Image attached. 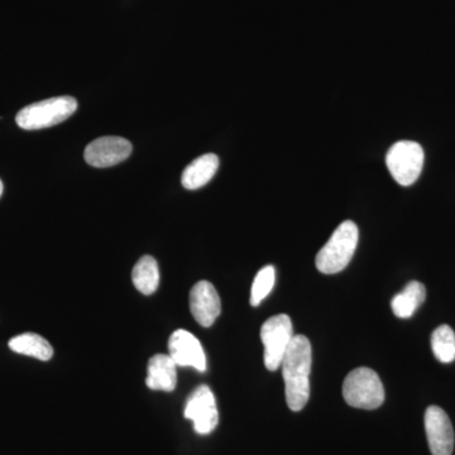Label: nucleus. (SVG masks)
Wrapping results in <instances>:
<instances>
[{"mask_svg":"<svg viewBox=\"0 0 455 455\" xmlns=\"http://www.w3.org/2000/svg\"><path fill=\"white\" fill-rule=\"evenodd\" d=\"M311 362L309 339L304 335H295L281 363L287 405L292 411H301L309 401Z\"/></svg>","mask_w":455,"mask_h":455,"instance_id":"obj_1","label":"nucleus"},{"mask_svg":"<svg viewBox=\"0 0 455 455\" xmlns=\"http://www.w3.org/2000/svg\"><path fill=\"white\" fill-rule=\"evenodd\" d=\"M358 239L359 232L355 223L352 220L343 221L317 253L316 268L325 275L343 271L355 256Z\"/></svg>","mask_w":455,"mask_h":455,"instance_id":"obj_2","label":"nucleus"},{"mask_svg":"<svg viewBox=\"0 0 455 455\" xmlns=\"http://www.w3.org/2000/svg\"><path fill=\"white\" fill-rule=\"evenodd\" d=\"M76 109L77 101L73 97L51 98L23 108L17 114L16 121L22 130H44L70 118Z\"/></svg>","mask_w":455,"mask_h":455,"instance_id":"obj_3","label":"nucleus"},{"mask_svg":"<svg viewBox=\"0 0 455 455\" xmlns=\"http://www.w3.org/2000/svg\"><path fill=\"white\" fill-rule=\"evenodd\" d=\"M343 397L355 409L376 410L385 401V388L379 374L371 368L361 367L344 379Z\"/></svg>","mask_w":455,"mask_h":455,"instance_id":"obj_4","label":"nucleus"},{"mask_svg":"<svg viewBox=\"0 0 455 455\" xmlns=\"http://www.w3.org/2000/svg\"><path fill=\"white\" fill-rule=\"evenodd\" d=\"M424 149L412 140H400L388 149L386 164L392 178L403 187L414 184L424 166Z\"/></svg>","mask_w":455,"mask_h":455,"instance_id":"obj_5","label":"nucleus"},{"mask_svg":"<svg viewBox=\"0 0 455 455\" xmlns=\"http://www.w3.org/2000/svg\"><path fill=\"white\" fill-rule=\"evenodd\" d=\"M292 323L286 314L269 317L260 328V340L265 347V364L268 371H277L293 339Z\"/></svg>","mask_w":455,"mask_h":455,"instance_id":"obj_6","label":"nucleus"},{"mask_svg":"<svg viewBox=\"0 0 455 455\" xmlns=\"http://www.w3.org/2000/svg\"><path fill=\"white\" fill-rule=\"evenodd\" d=\"M184 414L188 420L193 421L194 430L200 435H208L215 430L220 421V412L214 394L208 386H199L190 395Z\"/></svg>","mask_w":455,"mask_h":455,"instance_id":"obj_7","label":"nucleus"},{"mask_svg":"<svg viewBox=\"0 0 455 455\" xmlns=\"http://www.w3.org/2000/svg\"><path fill=\"white\" fill-rule=\"evenodd\" d=\"M132 149L133 147L128 140L121 137H101L86 147L84 157L90 166L106 169L127 160Z\"/></svg>","mask_w":455,"mask_h":455,"instance_id":"obj_8","label":"nucleus"},{"mask_svg":"<svg viewBox=\"0 0 455 455\" xmlns=\"http://www.w3.org/2000/svg\"><path fill=\"white\" fill-rule=\"evenodd\" d=\"M425 431L431 454L451 455L454 449V430L451 419L439 406L427 407L425 412Z\"/></svg>","mask_w":455,"mask_h":455,"instance_id":"obj_9","label":"nucleus"},{"mask_svg":"<svg viewBox=\"0 0 455 455\" xmlns=\"http://www.w3.org/2000/svg\"><path fill=\"white\" fill-rule=\"evenodd\" d=\"M169 355L178 367H193L199 372L206 371V357L202 343L190 331L179 329L171 334Z\"/></svg>","mask_w":455,"mask_h":455,"instance_id":"obj_10","label":"nucleus"},{"mask_svg":"<svg viewBox=\"0 0 455 455\" xmlns=\"http://www.w3.org/2000/svg\"><path fill=\"white\" fill-rule=\"evenodd\" d=\"M190 310L194 319L204 328L214 324L221 311L220 293L214 284L200 281L191 289Z\"/></svg>","mask_w":455,"mask_h":455,"instance_id":"obj_11","label":"nucleus"},{"mask_svg":"<svg viewBox=\"0 0 455 455\" xmlns=\"http://www.w3.org/2000/svg\"><path fill=\"white\" fill-rule=\"evenodd\" d=\"M146 385L149 390L171 392L178 385V366L169 355H156L147 366Z\"/></svg>","mask_w":455,"mask_h":455,"instance_id":"obj_12","label":"nucleus"},{"mask_svg":"<svg viewBox=\"0 0 455 455\" xmlns=\"http://www.w3.org/2000/svg\"><path fill=\"white\" fill-rule=\"evenodd\" d=\"M218 167H220V158L217 155L200 156L188 164L182 173V187L188 190H197V188L205 187L214 178Z\"/></svg>","mask_w":455,"mask_h":455,"instance_id":"obj_13","label":"nucleus"},{"mask_svg":"<svg viewBox=\"0 0 455 455\" xmlns=\"http://www.w3.org/2000/svg\"><path fill=\"white\" fill-rule=\"evenodd\" d=\"M427 299V290L421 283L411 281L391 301L392 311L400 319H409Z\"/></svg>","mask_w":455,"mask_h":455,"instance_id":"obj_14","label":"nucleus"},{"mask_svg":"<svg viewBox=\"0 0 455 455\" xmlns=\"http://www.w3.org/2000/svg\"><path fill=\"white\" fill-rule=\"evenodd\" d=\"M8 346L18 355H28L44 362L50 361L53 355V348L49 341L35 333L17 335L9 340Z\"/></svg>","mask_w":455,"mask_h":455,"instance_id":"obj_15","label":"nucleus"},{"mask_svg":"<svg viewBox=\"0 0 455 455\" xmlns=\"http://www.w3.org/2000/svg\"><path fill=\"white\" fill-rule=\"evenodd\" d=\"M134 286L143 295H152L160 284V269L157 260L151 256L142 257L132 272Z\"/></svg>","mask_w":455,"mask_h":455,"instance_id":"obj_16","label":"nucleus"},{"mask_svg":"<svg viewBox=\"0 0 455 455\" xmlns=\"http://www.w3.org/2000/svg\"><path fill=\"white\" fill-rule=\"evenodd\" d=\"M431 349L442 363L455 361V333L449 325H440L431 335Z\"/></svg>","mask_w":455,"mask_h":455,"instance_id":"obj_17","label":"nucleus"},{"mask_svg":"<svg viewBox=\"0 0 455 455\" xmlns=\"http://www.w3.org/2000/svg\"><path fill=\"white\" fill-rule=\"evenodd\" d=\"M276 280V271L274 266L268 265L259 269L256 278H254L252 290H251V305L259 307L260 302L265 300L272 291Z\"/></svg>","mask_w":455,"mask_h":455,"instance_id":"obj_18","label":"nucleus"},{"mask_svg":"<svg viewBox=\"0 0 455 455\" xmlns=\"http://www.w3.org/2000/svg\"><path fill=\"white\" fill-rule=\"evenodd\" d=\"M3 194V182L2 180H0V196H2Z\"/></svg>","mask_w":455,"mask_h":455,"instance_id":"obj_19","label":"nucleus"}]
</instances>
